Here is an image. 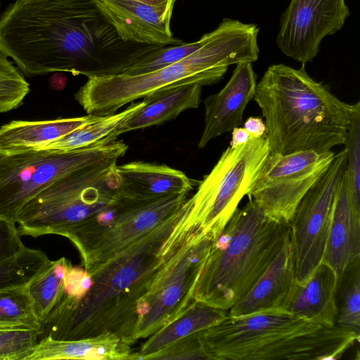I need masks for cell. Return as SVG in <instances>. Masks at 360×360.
Returning a JSON list of instances; mask_svg holds the SVG:
<instances>
[{
    "label": "cell",
    "mask_w": 360,
    "mask_h": 360,
    "mask_svg": "<svg viewBox=\"0 0 360 360\" xmlns=\"http://www.w3.org/2000/svg\"><path fill=\"white\" fill-rule=\"evenodd\" d=\"M127 43L93 0H16L0 17V51L26 77L94 75Z\"/></svg>",
    "instance_id": "obj_1"
},
{
    "label": "cell",
    "mask_w": 360,
    "mask_h": 360,
    "mask_svg": "<svg viewBox=\"0 0 360 360\" xmlns=\"http://www.w3.org/2000/svg\"><path fill=\"white\" fill-rule=\"evenodd\" d=\"M184 210L182 205L153 230L90 274L91 285L82 297L64 295L44 321L40 337L67 340L110 332L133 345L137 302L176 250L164 255L165 243Z\"/></svg>",
    "instance_id": "obj_2"
},
{
    "label": "cell",
    "mask_w": 360,
    "mask_h": 360,
    "mask_svg": "<svg viewBox=\"0 0 360 360\" xmlns=\"http://www.w3.org/2000/svg\"><path fill=\"white\" fill-rule=\"evenodd\" d=\"M270 154L325 152L344 144L356 103H347L311 78L305 64L269 66L256 85Z\"/></svg>",
    "instance_id": "obj_3"
},
{
    "label": "cell",
    "mask_w": 360,
    "mask_h": 360,
    "mask_svg": "<svg viewBox=\"0 0 360 360\" xmlns=\"http://www.w3.org/2000/svg\"><path fill=\"white\" fill-rule=\"evenodd\" d=\"M256 25L224 18L198 49L167 66L139 75H90L75 94L88 115L105 116L158 91L219 81L231 65L258 59Z\"/></svg>",
    "instance_id": "obj_4"
},
{
    "label": "cell",
    "mask_w": 360,
    "mask_h": 360,
    "mask_svg": "<svg viewBox=\"0 0 360 360\" xmlns=\"http://www.w3.org/2000/svg\"><path fill=\"white\" fill-rule=\"evenodd\" d=\"M198 337L209 360H336L359 342L356 330L323 326L284 309L228 313Z\"/></svg>",
    "instance_id": "obj_5"
},
{
    "label": "cell",
    "mask_w": 360,
    "mask_h": 360,
    "mask_svg": "<svg viewBox=\"0 0 360 360\" xmlns=\"http://www.w3.org/2000/svg\"><path fill=\"white\" fill-rule=\"evenodd\" d=\"M289 233L288 224L268 217L249 199L212 241L194 300L229 311L263 274Z\"/></svg>",
    "instance_id": "obj_6"
},
{
    "label": "cell",
    "mask_w": 360,
    "mask_h": 360,
    "mask_svg": "<svg viewBox=\"0 0 360 360\" xmlns=\"http://www.w3.org/2000/svg\"><path fill=\"white\" fill-rule=\"evenodd\" d=\"M269 153L266 134H250L245 143L229 146L195 193L184 202V212L170 237L181 241L198 235L214 240L250 193Z\"/></svg>",
    "instance_id": "obj_7"
},
{
    "label": "cell",
    "mask_w": 360,
    "mask_h": 360,
    "mask_svg": "<svg viewBox=\"0 0 360 360\" xmlns=\"http://www.w3.org/2000/svg\"><path fill=\"white\" fill-rule=\"evenodd\" d=\"M113 158L70 174L30 200L16 224L20 236L65 237L76 226L115 205L120 179Z\"/></svg>",
    "instance_id": "obj_8"
},
{
    "label": "cell",
    "mask_w": 360,
    "mask_h": 360,
    "mask_svg": "<svg viewBox=\"0 0 360 360\" xmlns=\"http://www.w3.org/2000/svg\"><path fill=\"white\" fill-rule=\"evenodd\" d=\"M128 146L108 135L65 153L32 150L0 156V217L17 223L23 206L48 186L77 170L124 156Z\"/></svg>",
    "instance_id": "obj_9"
},
{
    "label": "cell",
    "mask_w": 360,
    "mask_h": 360,
    "mask_svg": "<svg viewBox=\"0 0 360 360\" xmlns=\"http://www.w3.org/2000/svg\"><path fill=\"white\" fill-rule=\"evenodd\" d=\"M187 195L148 200L120 197L112 207L80 224L65 238L77 249L83 267L90 274L176 212Z\"/></svg>",
    "instance_id": "obj_10"
},
{
    "label": "cell",
    "mask_w": 360,
    "mask_h": 360,
    "mask_svg": "<svg viewBox=\"0 0 360 360\" xmlns=\"http://www.w3.org/2000/svg\"><path fill=\"white\" fill-rule=\"evenodd\" d=\"M212 243L202 236L188 237L156 273L136 304L133 343L175 320L195 302L193 290Z\"/></svg>",
    "instance_id": "obj_11"
},
{
    "label": "cell",
    "mask_w": 360,
    "mask_h": 360,
    "mask_svg": "<svg viewBox=\"0 0 360 360\" xmlns=\"http://www.w3.org/2000/svg\"><path fill=\"white\" fill-rule=\"evenodd\" d=\"M334 156L331 150L269 153L248 196L268 217L288 224L302 197Z\"/></svg>",
    "instance_id": "obj_12"
},
{
    "label": "cell",
    "mask_w": 360,
    "mask_h": 360,
    "mask_svg": "<svg viewBox=\"0 0 360 360\" xmlns=\"http://www.w3.org/2000/svg\"><path fill=\"white\" fill-rule=\"evenodd\" d=\"M345 162V148L335 153L328 168L300 201L288 224L295 283L298 285L305 283L323 260L334 194Z\"/></svg>",
    "instance_id": "obj_13"
},
{
    "label": "cell",
    "mask_w": 360,
    "mask_h": 360,
    "mask_svg": "<svg viewBox=\"0 0 360 360\" xmlns=\"http://www.w3.org/2000/svg\"><path fill=\"white\" fill-rule=\"evenodd\" d=\"M349 15L345 0H291L281 15L277 46L302 64L311 62L322 39L339 31Z\"/></svg>",
    "instance_id": "obj_14"
},
{
    "label": "cell",
    "mask_w": 360,
    "mask_h": 360,
    "mask_svg": "<svg viewBox=\"0 0 360 360\" xmlns=\"http://www.w3.org/2000/svg\"><path fill=\"white\" fill-rule=\"evenodd\" d=\"M176 0L148 5L134 0H96L95 4L105 20L124 42L140 45H178L171 19Z\"/></svg>",
    "instance_id": "obj_15"
},
{
    "label": "cell",
    "mask_w": 360,
    "mask_h": 360,
    "mask_svg": "<svg viewBox=\"0 0 360 360\" xmlns=\"http://www.w3.org/2000/svg\"><path fill=\"white\" fill-rule=\"evenodd\" d=\"M256 85L257 75L252 63L236 64L224 88L203 101L205 127L199 148H204L211 140L242 124L245 109L254 98Z\"/></svg>",
    "instance_id": "obj_16"
},
{
    "label": "cell",
    "mask_w": 360,
    "mask_h": 360,
    "mask_svg": "<svg viewBox=\"0 0 360 360\" xmlns=\"http://www.w3.org/2000/svg\"><path fill=\"white\" fill-rule=\"evenodd\" d=\"M359 257L360 212L353 206L344 170L334 194L329 233L322 261L335 271L340 279L348 266Z\"/></svg>",
    "instance_id": "obj_17"
},
{
    "label": "cell",
    "mask_w": 360,
    "mask_h": 360,
    "mask_svg": "<svg viewBox=\"0 0 360 360\" xmlns=\"http://www.w3.org/2000/svg\"><path fill=\"white\" fill-rule=\"evenodd\" d=\"M295 284L289 233L265 271L243 298L229 310V314L243 316L269 309H285Z\"/></svg>",
    "instance_id": "obj_18"
},
{
    "label": "cell",
    "mask_w": 360,
    "mask_h": 360,
    "mask_svg": "<svg viewBox=\"0 0 360 360\" xmlns=\"http://www.w3.org/2000/svg\"><path fill=\"white\" fill-rule=\"evenodd\" d=\"M120 179L119 194L132 200H148L166 195L188 194L195 181L165 165L141 161L116 166Z\"/></svg>",
    "instance_id": "obj_19"
},
{
    "label": "cell",
    "mask_w": 360,
    "mask_h": 360,
    "mask_svg": "<svg viewBox=\"0 0 360 360\" xmlns=\"http://www.w3.org/2000/svg\"><path fill=\"white\" fill-rule=\"evenodd\" d=\"M338 281L335 271L322 261L305 283H295L285 309L323 326L336 325Z\"/></svg>",
    "instance_id": "obj_20"
},
{
    "label": "cell",
    "mask_w": 360,
    "mask_h": 360,
    "mask_svg": "<svg viewBox=\"0 0 360 360\" xmlns=\"http://www.w3.org/2000/svg\"><path fill=\"white\" fill-rule=\"evenodd\" d=\"M131 354V345L115 333L105 332L77 340L43 337L25 360H130Z\"/></svg>",
    "instance_id": "obj_21"
},
{
    "label": "cell",
    "mask_w": 360,
    "mask_h": 360,
    "mask_svg": "<svg viewBox=\"0 0 360 360\" xmlns=\"http://www.w3.org/2000/svg\"><path fill=\"white\" fill-rule=\"evenodd\" d=\"M96 117L88 115L46 120H12L0 127V156L37 150Z\"/></svg>",
    "instance_id": "obj_22"
},
{
    "label": "cell",
    "mask_w": 360,
    "mask_h": 360,
    "mask_svg": "<svg viewBox=\"0 0 360 360\" xmlns=\"http://www.w3.org/2000/svg\"><path fill=\"white\" fill-rule=\"evenodd\" d=\"M202 87L197 83L181 84L146 96L143 106L110 134L117 138L122 134L162 124L185 110L197 108Z\"/></svg>",
    "instance_id": "obj_23"
},
{
    "label": "cell",
    "mask_w": 360,
    "mask_h": 360,
    "mask_svg": "<svg viewBox=\"0 0 360 360\" xmlns=\"http://www.w3.org/2000/svg\"><path fill=\"white\" fill-rule=\"evenodd\" d=\"M228 313L195 301L183 314L150 335L138 351L132 352L130 360H143L179 339L217 323Z\"/></svg>",
    "instance_id": "obj_24"
},
{
    "label": "cell",
    "mask_w": 360,
    "mask_h": 360,
    "mask_svg": "<svg viewBox=\"0 0 360 360\" xmlns=\"http://www.w3.org/2000/svg\"><path fill=\"white\" fill-rule=\"evenodd\" d=\"M210 32L198 41L178 45H144L129 53L94 75H139L160 69L181 60L200 48Z\"/></svg>",
    "instance_id": "obj_25"
},
{
    "label": "cell",
    "mask_w": 360,
    "mask_h": 360,
    "mask_svg": "<svg viewBox=\"0 0 360 360\" xmlns=\"http://www.w3.org/2000/svg\"><path fill=\"white\" fill-rule=\"evenodd\" d=\"M144 105L143 100L132 103L118 113L96 116L94 120L58 140L37 150L49 153H65L94 144L115 130L126 120L131 117Z\"/></svg>",
    "instance_id": "obj_26"
},
{
    "label": "cell",
    "mask_w": 360,
    "mask_h": 360,
    "mask_svg": "<svg viewBox=\"0 0 360 360\" xmlns=\"http://www.w3.org/2000/svg\"><path fill=\"white\" fill-rule=\"evenodd\" d=\"M70 262L65 257L51 260L27 285L34 313L41 326L65 295L64 277Z\"/></svg>",
    "instance_id": "obj_27"
},
{
    "label": "cell",
    "mask_w": 360,
    "mask_h": 360,
    "mask_svg": "<svg viewBox=\"0 0 360 360\" xmlns=\"http://www.w3.org/2000/svg\"><path fill=\"white\" fill-rule=\"evenodd\" d=\"M50 261L41 250L25 246L15 256L0 262V291L27 285Z\"/></svg>",
    "instance_id": "obj_28"
},
{
    "label": "cell",
    "mask_w": 360,
    "mask_h": 360,
    "mask_svg": "<svg viewBox=\"0 0 360 360\" xmlns=\"http://www.w3.org/2000/svg\"><path fill=\"white\" fill-rule=\"evenodd\" d=\"M336 324L360 331V257L353 261L340 278Z\"/></svg>",
    "instance_id": "obj_29"
},
{
    "label": "cell",
    "mask_w": 360,
    "mask_h": 360,
    "mask_svg": "<svg viewBox=\"0 0 360 360\" xmlns=\"http://www.w3.org/2000/svg\"><path fill=\"white\" fill-rule=\"evenodd\" d=\"M0 322L25 325L41 333L42 326L34 313L27 285L0 291Z\"/></svg>",
    "instance_id": "obj_30"
},
{
    "label": "cell",
    "mask_w": 360,
    "mask_h": 360,
    "mask_svg": "<svg viewBox=\"0 0 360 360\" xmlns=\"http://www.w3.org/2000/svg\"><path fill=\"white\" fill-rule=\"evenodd\" d=\"M345 174L354 209L360 212V102L356 103L344 142Z\"/></svg>",
    "instance_id": "obj_31"
},
{
    "label": "cell",
    "mask_w": 360,
    "mask_h": 360,
    "mask_svg": "<svg viewBox=\"0 0 360 360\" xmlns=\"http://www.w3.org/2000/svg\"><path fill=\"white\" fill-rule=\"evenodd\" d=\"M30 90L22 72L0 51V113L20 106Z\"/></svg>",
    "instance_id": "obj_32"
},
{
    "label": "cell",
    "mask_w": 360,
    "mask_h": 360,
    "mask_svg": "<svg viewBox=\"0 0 360 360\" xmlns=\"http://www.w3.org/2000/svg\"><path fill=\"white\" fill-rule=\"evenodd\" d=\"M40 334L32 328L0 330V360H25L38 344Z\"/></svg>",
    "instance_id": "obj_33"
},
{
    "label": "cell",
    "mask_w": 360,
    "mask_h": 360,
    "mask_svg": "<svg viewBox=\"0 0 360 360\" xmlns=\"http://www.w3.org/2000/svg\"><path fill=\"white\" fill-rule=\"evenodd\" d=\"M152 359H206L198 332L165 347L144 357L143 360Z\"/></svg>",
    "instance_id": "obj_34"
},
{
    "label": "cell",
    "mask_w": 360,
    "mask_h": 360,
    "mask_svg": "<svg viewBox=\"0 0 360 360\" xmlns=\"http://www.w3.org/2000/svg\"><path fill=\"white\" fill-rule=\"evenodd\" d=\"M24 247L16 224L0 217V262L15 256Z\"/></svg>",
    "instance_id": "obj_35"
},
{
    "label": "cell",
    "mask_w": 360,
    "mask_h": 360,
    "mask_svg": "<svg viewBox=\"0 0 360 360\" xmlns=\"http://www.w3.org/2000/svg\"><path fill=\"white\" fill-rule=\"evenodd\" d=\"M91 283V275L84 267L73 266L71 261L68 265L65 277V295L79 299L89 290Z\"/></svg>",
    "instance_id": "obj_36"
},
{
    "label": "cell",
    "mask_w": 360,
    "mask_h": 360,
    "mask_svg": "<svg viewBox=\"0 0 360 360\" xmlns=\"http://www.w3.org/2000/svg\"><path fill=\"white\" fill-rule=\"evenodd\" d=\"M244 128L255 136H262L266 134V125L260 117H250L244 123Z\"/></svg>",
    "instance_id": "obj_37"
},
{
    "label": "cell",
    "mask_w": 360,
    "mask_h": 360,
    "mask_svg": "<svg viewBox=\"0 0 360 360\" xmlns=\"http://www.w3.org/2000/svg\"><path fill=\"white\" fill-rule=\"evenodd\" d=\"M232 139L230 141V146H236L245 143L250 134L244 127H235L232 131Z\"/></svg>",
    "instance_id": "obj_38"
},
{
    "label": "cell",
    "mask_w": 360,
    "mask_h": 360,
    "mask_svg": "<svg viewBox=\"0 0 360 360\" xmlns=\"http://www.w3.org/2000/svg\"><path fill=\"white\" fill-rule=\"evenodd\" d=\"M18 328H29L25 325H22V324H19V323L0 322V330L18 329Z\"/></svg>",
    "instance_id": "obj_39"
},
{
    "label": "cell",
    "mask_w": 360,
    "mask_h": 360,
    "mask_svg": "<svg viewBox=\"0 0 360 360\" xmlns=\"http://www.w3.org/2000/svg\"><path fill=\"white\" fill-rule=\"evenodd\" d=\"M94 1L96 0H93ZM139 2L146 4L148 5H158L162 4L167 1L168 0H134Z\"/></svg>",
    "instance_id": "obj_40"
},
{
    "label": "cell",
    "mask_w": 360,
    "mask_h": 360,
    "mask_svg": "<svg viewBox=\"0 0 360 360\" xmlns=\"http://www.w3.org/2000/svg\"><path fill=\"white\" fill-rule=\"evenodd\" d=\"M0 5H1V0H0Z\"/></svg>",
    "instance_id": "obj_41"
}]
</instances>
